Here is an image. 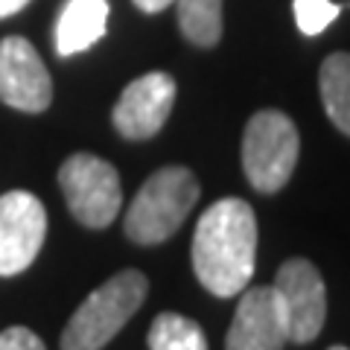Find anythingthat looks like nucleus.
Masks as SVG:
<instances>
[{
	"label": "nucleus",
	"mask_w": 350,
	"mask_h": 350,
	"mask_svg": "<svg viewBox=\"0 0 350 350\" xmlns=\"http://www.w3.org/2000/svg\"><path fill=\"white\" fill-rule=\"evenodd\" d=\"M47 237V211L38 196L9 190L0 196V278L21 275L36 262Z\"/></svg>",
	"instance_id": "nucleus-6"
},
{
	"label": "nucleus",
	"mask_w": 350,
	"mask_h": 350,
	"mask_svg": "<svg viewBox=\"0 0 350 350\" xmlns=\"http://www.w3.org/2000/svg\"><path fill=\"white\" fill-rule=\"evenodd\" d=\"M321 103L330 123L350 137V53L327 56L319 70Z\"/></svg>",
	"instance_id": "nucleus-12"
},
{
	"label": "nucleus",
	"mask_w": 350,
	"mask_h": 350,
	"mask_svg": "<svg viewBox=\"0 0 350 350\" xmlns=\"http://www.w3.org/2000/svg\"><path fill=\"white\" fill-rule=\"evenodd\" d=\"M0 103L27 114L47 111L53 103V79L38 50L27 38L0 41Z\"/></svg>",
	"instance_id": "nucleus-8"
},
{
	"label": "nucleus",
	"mask_w": 350,
	"mask_h": 350,
	"mask_svg": "<svg viewBox=\"0 0 350 350\" xmlns=\"http://www.w3.org/2000/svg\"><path fill=\"white\" fill-rule=\"evenodd\" d=\"M237 304L225 350H283L289 342L286 312L275 286H245Z\"/></svg>",
	"instance_id": "nucleus-10"
},
{
	"label": "nucleus",
	"mask_w": 350,
	"mask_h": 350,
	"mask_svg": "<svg viewBox=\"0 0 350 350\" xmlns=\"http://www.w3.org/2000/svg\"><path fill=\"white\" fill-rule=\"evenodd\" d=\"M301 137L292 120L266 108L245 123L243 131V172L257 193H278L289 184L298 163Z\"/></svg>",
	"instance_id": "nucleus-4"
},
{
	"label": "nucleus",
	"mask_w": 350,
	"mask_h": 350,
	"mask_svg": "<svg viewBox=\"0 0 350 350\" xmlns=\"http://www.w3.org/2000/svg\"><path fill=\"white\" fill-rule=\"evenodd\" d=\"M149 350H207L204 330L187 315L161 312L149 327Z\"/></svg>",
	"instance_id": "nucleus-14"
},
{
	"label": "nucleus",
	"mask_w": 350,
	"mask_h": 350,
	"mask_svg": "<svg viewBox=\"0 0 350 350\" xmlns=\"http://www.w3.org/2000/svg\"><path fill=\"white\" fill-rule=\"evenodd\" d=\"M108 0H68L56 18V53L76 56L94 47L108 27Z\"/></svg>",
	"instance_id": "nucleus-11"
},
{
	"label": "nucleus",
	"mask_w": 350,
	"mask_h": 350,
	"mask_svg": "<svg viewBox=\"0 0 350 350\" xmlns=\"http://www.w3.org/2000/svg\"><path fill=\"white\" fill-rule=\"evenodd\" d=\"M175 79L163 70H152L129 82L111 111L114 129L126 140H149L163 129L175 105Z\"/></svg>",
	"instance_id": "nucleus-9"
},
{
	"label": "nucleus",
	"mask_w": 350,
	"mask_h": 350,
	"mask_svg": "<svg viewBox=\"0 0 350 350\" xmlns=\"http://www.w3.org/2000/svg\"><path fill=\"white\" fill-rule=\"evenodd\" d=\"M178 29L190 44L211 50L222 38V0H175Z\"/></svg>",
	"instance_id": "nucleus-13"
},
{
	"label": "nucleus",
	"mask_w": 350,
	"mask_h": 350,
	"mask_svg": "<svg viewBox=\"0 0 350 350\" xmlns=\"http://www.w3.org/2000/svg\"><path fill=\"white\" fill-rule=\"evenodd\" d=\"M0 350H47L29 327H9L0 333Z\"/></svg>",
	"instance_id": "nucleus-16"
},
{
	"label": "nucleus",
	"mask_w": 350,
	"mask_h": 350,
	"mask_svg": "<svg viewBox=\"0 0 350 350\" xmlns=\"http://www.w3.org/2000/svg\"><path fill=\"white\" fill-rule=\"evenodd\" d=\"M146 292L149 280L137 269H123L105 280L70 315L62 333V350H103L140 310Z\"/></svg>",
	"instance_id": "nucleus-3"
},
{
	"label": "nucleus",
	"mask_w": 350,
	"mask_h": 350,
	"mask_svg": "<svg viewBox=\"0 0 350 350\" xmlns=\"http://www.w3.org/2000/svg\"><path fill=\"white\" fill-rule=\"evenodd\" d=\"M292 9L304 36H321L342 12V6H336L333 0H292Z\"/></svg>",
	"instance_id": "nucleus-15"
},
{
	"label": "nucleus",
	"mask_w": 350,
	"mask_h": 350,
	"mask_svg": "<svg viewBox=\"0 0 350 350\" xmlns=\"http://www.w3.org/2000/svg\"><path fill=\"white\" fill-rule=\"evenodd\" d=\"M330 350H347V347H342V345H336V347H330Z\"/></svg>",
	"instance_id": "nucleus-19"
},
{
	"label": "nucleus",
	"mask_w": 350,
	"mask_h": 350,
	"mask_svg": "<svg viewBox=\"0 0 350 350\" xmlns=\"http://www.w3.org/2000/svg\"><path fill=\"white\" fill-rule=\"evenodd\" d=\"M275 292L286 312L289 342L306 345L324 330L327 321V289L306 257H292L278 269Z\"/></svg>",
	"instance_id": "nucleus-7"
},
{
	"label": "nucleus",
	"mask_w": 350,
	"mask_h": 350,
	"mask_svg": "<svg viewBox=\"0 0 350 350\" xmlns=\"http://www.w3.org/2000/svg\"><path fill=\"white\" fill-rule=\"evenodd\" d=\"M59 187L64 193L70 216L94 231L111 225L123 207V187H120L114 163L96 158L91 152H76L62 163Z\"/></svg>",
	"instance_id": "nucleus-5"
},
{
	"label": "nucleus",
	"mask_w": 350,
	"mask_h": 350,
	"mask_svg": "<svg viewBox=\"0 0 350 350\" xmlns=\"http://www.w3.org/2000/svg\"><path fill=\"white\" fill-rule=\"evenodd\" d=\"M175 0H135V6L140 9V12L146 15H155V12H163L167 6H172Z\"/></svg>",
	"instance_id": "nucleus-17"
},
{
	"label": "nucleus",
	"mask_w": 350,
	"mask_h": 350,
	"mask_svg": "<svg viewBox=\"0 0 350 350\" xmlns=\"http://www.w3.org/2000/svg\"><path fill=\"white\" fill-rule=\"evenodd\" d=\"M24 6H29V0H0V21L18 15Z\"/></svg>",
	"instance_id": "nucleus-18"
},
{
	"label": "nucleus",
	"mask_w": 350,
	"mask_h": 350,
	"mask_svg": "<svg viewBox=\"0 0 350 350\" xmlns=\"http://www.w3.org/2000/svg\"><path fill=\"white\" fill-rule=\"evenodd\" d=\"M202 196L193 170L161 167L144 181L126 211L123 231L137 245H161L184 225Z\"/></svg>",
	"instance_id": "nucleus-2"
},
{
	"label": "nucleus",
	"mask_w": 350,
	"mask_h": 350,
	"mask_svg": "<svg viewBox=\"0 0 350 350\" xmlns=\"http://www.w3.org/2000/svg\"><path fill=\"white\" fill-rule=\"evenodd\" d=\"M196 280L216 298H234L254 278L257 216L245 199L228 196L199 216L193 234Z\"/></svg>",
	"instance_id": "nucleus-1"
}]
</instances>
